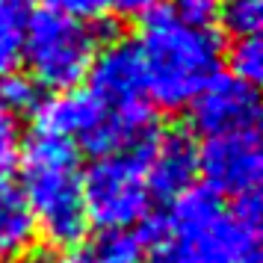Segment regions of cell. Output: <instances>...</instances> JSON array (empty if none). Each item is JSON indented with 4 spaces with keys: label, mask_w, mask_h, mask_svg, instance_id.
I'll list each match as a JSON object with an SVG mask.
<instances>
[{
    "label": "cell",
    "mask_w": 263,
    "mask_h": 263,
    "mask_svg": "<svg viewBox=\"0 0 263 263\" xmlns=\"http://www.w3.org/2000/svg\"><path fill=\"white\" fill-rule=\"evenodd\" d=\"M133 42L154 109H186L192 95L222 68V33L183 24L166 9V3L139 18V33Z\"/></svg>",
    "instance_id": "cell-1"
},
{
    "label": "cell",
    "mask_w": 263,
    "mask_h": 263,
    "mask_svg": "<svg viewBox=\"0 0 263 263\" xmlns=\"http://www.w3.org/2000/svg\"><path fill=\"white\" fill-rule=\"evenodd\" d=\"M15 175H21V195L48 246L77 249L92 231L83 204V163L77 142L33 130L21 139Z\"/></svg>",
    "instance_id": "cell-2"
},
{
    "label": "cell",
    "mask_w": 263,
    "mask_h": 263,
    "mask_svg": "<svg viewBox=\"0 0 263 263\" xmlns=\"http://www.w3.org/2000/svg\"><path fill=\"white\" fill-rule=\"evenodd\" d=\"M112 36L107 27L68 15L57 6L27 12L21 65L48 92L83 86L101 45Z\"/></svg>",
    "instance_id": "cell-3"
},
{
    "label": "cell",
    "mask_w": 263,
    "mask_h": 263,
    "mask_svg": "<svg viewBox=\"0 0 263 263\" xmlns=\"http://www.w3.org/2000/svg\"><path fill=\"white\" fill-rule=\"evenodd\" d=\"M148 151L101 154L83 166V204L89 228L95 231H130L154 207L148 190L145 163Z\"/></svg>",
    "instance_id": "cell-4"
},
{
    "label": "cell",
    "mask_w": 263,
    "mask_h": 263,
    "mask_svg": "<svg viewBox=\"0 0 263 263\" xmlns=\"http://www.w3.org/2000/svg\"><path fill=\"white\" fill-rule=\"evenodd\" d=\"M83 86L101 101V107L109 116H124V119L157 116L154 104L148 101L145 92L142 60L133 39L109 36L95 53Z\"/></svg>",
    "instance_id": "cell-5"
},
{
    "label": "cell",
    "mask_w": 263,
    "mask_h": 263,
    "mask_svg": "<svg viewBox=\"0 0 263 263\" xmlns=\"http://www.w3.org/2000/svg\"><path fill=\"white\" fill-rule=\"evenodd\" d=\"M263 145L260 127L204 136L198 142V183L219 198H237L260 190Z\"/></svg>",
    "instance_id": "cell-6"
},
{
    "label": "cell",
    "mask_w": 263,
    "mask_h": 263,
    "mask_svg": "<svg viewBox=\"0 0 263 263\" xmlns=\"http://www.w3.org/2000/svg\"><path fill=\"white\" fill-rule=\"evenodd\" d=\"M186 112H190V130H195L198 136H216V133L260 127L263 109L257 86L219 68L192 95Z\"/></svg>",
    "instance_id": "cell-7"
},
{
    "label": "cell",
    "mask_w": 263,
    "mask_h": 263,
    "mask_svg": "<svg viewBox=\"0 0 263 263\" xmlns=\"http://www.w3.org/2000/svg\"><path fill=\"white\" fill-rule=\"evenodd\" d=\"M148 190L160 201H172L198 183V142L192 130H160L145 163Z\"/></svg>",
    "instance_id": "cell-8"
},
{
    "label": "cell",
    "mask_w": 263,
    "mask_h": 263,
    "mask_svg": "<svg viewBox=\"0 0 263 263\" xmlns=\"http://www.w3.org/2000/svg\"><path fill=\"white\" fill-rule=\"evenodd\" d=\"M104 121V107L86 86L50 92L42 98L33 109V130L57 133L77 142V148H86L89 139Z\"/></svg>",
    "instance_id": "cell-9"
},
{
    "label": "cell",
    "mask_w": 263,
    "mask_h": 263,
    "mask_svg": "<svg viewBox=\"0 0 263 263\" xmlns=\"http://www.w3.org/2000/svg\"><path fill=\"white\" fill-rule=\"evenodd\" d=\"M36 219L21 190L0 183V263H21L36 249Z\"/></svg>",
    "instance_id": "cell-10"
},
{
    "label": "cell",
    "mask_w": 263,
    "mask_h": 263,
    "mask_svg": "<svg viewBox=\"0 0 263 263\" xmlns=\"http://www.w3.org/2000/svg\"><path fill=\"white\" fill-rule=\"evenodd\" d=\"M83 263H145L148 249L142 237L130 231H95L83 239V249L77 251Z\"/></svg>",
    "instance_id": "cell-11"
},
{
    "label": "cell",
    "mask_w": 263,
    "mask_h": 263,
    "mask_svg": "<svg viewBox=\"0 0 263 263\" xmlns=\"http://www.w3.org/2000/svg\"><path fill=\"white\" fill-rule=\"evenodd\" d=\"M163 0H48L62 12L86 18V21H104V18H142L160 6Z\"/></svg>",
    "instance_id": "cell-12"
},
{
    "label": "cell",
    "mask_w": 263,
    "mask_h": 263,
    "mask_svg": "<svg viewBox=\"0 0 263 263\" xmlns=\"http://www.w3.org/2000/svg\"><path fill=\"white\" fill-rule=\"evenodd\" d=\"M27 6L24 0H0V77L21 68Z\"/></svg>",
    "instance_id": "cell-13"
},
{
    "label": "cell",
    "mask_w": 263,
    "mask_h": 263,
    "mask_svg": "<svg viewBox=\"0 0 263 263\" xmlns=\"http://www.w3.org/2000/svg\"><path fill=\"white\" fill-rule=\"evenodd\" d=\"M222 62L228 65V74H234L239 80L251 86H260L263 80V39H234V45L222 50Z\"/></svg>",
    "instance_id": "cell-14"
},
{
    "label": "cell",
    "mask_w": 263,
    "mask_h": 263,
    "mask_svg": "<svg viewBox=\"0 0 263 263\" xmlns=\"http://www.w3.org/2000/svg\"><path fill=\"white\" fill-rule=\"evenodd\" d=\"M219 27L231 39L260 36L263 30V0H225L219 9Z\"/></svg>",
    "instance_id": "cell-15"
},
{
    "label": "cell",
    "mask_w": 263,
    "mask_h": 263,
    "mask_svg": "<svg viewBox=\"0 0 263 263\" xmlns=\"http://www.w3.org/2000/svg\"><path fill=\"white\" fill-rule=\"evenodd\" d=\"M42 101V86L30 77L27 71L15 68V71L0 77V107L12 116H33L36 104Z\"/></svg>",
    "instance_id": "cell-16"
},
{
    "label": "cell",
    "mask_w": 263,
    "mask_h": 263,
    "mask_svg": "<svg viewBox=\"0 0 263 263\" xmlns=\"http://www.w3.org/2000/svg\"><path fill=\"white\" fill-rule=\"evenodd\" d=\"M21 139H24V133H21L18 116L0 107V183H12L15 172H18Z\"/></svg>",
    "instance_id": "cell-17"
},
{
    "label": "cell",
    "mask_w": 263,
    "mask_h": 263,
    "mask_svg": "<svg viewBox=\"0 0 263 263\" xmlns=\"http://www.w3.org/2000/svg\"><path fill=\"white\" fill-rule=\"evenodd\" d=\"M166 9L178 21L201 30H219V9L222 0H163Z\"/></svg>",
    "instance_id": "cell-18"
},
{
    "label": "cell",
    "mask_w": 263,
    "mask_h": 263,
    "mask_svg": "<svg viewBox=\"0 0 263 263\" xmlns=\"http://www.w3.org/2000/svg\"><path fill=\"white\" fill-rule=\"evenodd\" d=\"M21 263H83L77 249H60V246H48L42 251H30Z\"/></svg>",
    "instance_id": "cell-19"
},
{
    "label": "cell",
    "mask_w": 263,
    "mask_h": 263,
    "mask_svg": "<svg viewBox=\"0 0 263 263\" xmlns=\"http://www.w3.org/2000/svg\"><path fill=\"white\" fill-rule=\"evenodd\" d=\"M246 263H260V257H251V260H246Z\"/></svg>",
    "instance_id": "cell-20"
}]
</instances>
